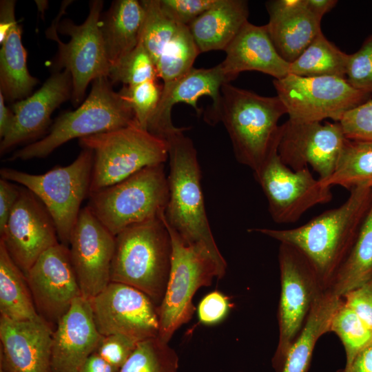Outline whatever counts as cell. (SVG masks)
<instances>
[{
    "label": "cell",
    "instance_id": "obj_1",
    "mask_svg": "<svg viewBox=\"0 0 372 372\" xmlns=\"http://www.w3.org/2000/svg\"><path fill=\"white\" fill-rule=\"evenodd\" d=\"M338 207L327 210L292 229H248L298 249L314 268L322 287L328 290L349 255L372 205V188L351 189Z\"/></svg>",
    "mask_w": 372,
    "mask_h": 372
},
{
    "label": "cell",
    "instance_id": "obj_2",
    "mask_svg": "<svg viewBox=\"0 0 372 372\" xmlns=\"http://www.w3.org/2000/svg\"><path fill=\"white\" fill-rule=\"evenodd\" d=\"M179 127L166 138L169 174V200L164 218L188 244L206 249L226 271L227 262L214 238L205 211L197 152Z\"/></svg>",
    "mask_w": 372,
    "mask_h": 372
},
{
    "label": "cell",
    "instance_id": "obj_3",
    "mask_svg": "<svg viewBox=\"0 0 372 372\" xmlns=\"http://www.w3.org/2000/svg\"><path fill=\"white\" fill-rule=\"evenodd\" d=\"M285 114L278 96H261L230 83L222 86L218 121L228 132L236 160L254 172L278 146V121Z\"/></svg>",
    "mask_w": 372,
    "mask_h": 372
},
{
    "label": "cell",
    "instance_id": "obj_4",
    "mask_svg": "<svg viewBox=\"0 0 372 372\" xmlns=\"http://www.w3.org/2000/svg\"><path fill=\"white\" fill-rule=\"evenodd\" d=\"M162 216L130 226L115 236L110 269L111 282L143 291L158 307L165 293L172 255L171 236Z\"/></svg>",
    "mask_w": 372,
    "mask_h": 372
},
{
    "label": "cell",
    "instance_id": "obj_5",
    "mask_svg": "<svg viewBox=\"0 0 372 372\" xmlns=\"http://www.w3.org/2000/svg\"><path fill=\"white\" fill-rule=\"evenodd\" d=\"M133 110L107 77L92 81L86 99L74 111L59 116L49 133L16 151L10 161L45 158L66 142L126 127L134 122Z\"/></svg>",
    "mask_w": 372,
    "mask_h": 372
},
{
    "label": "cell",
    "instance_id": "obj_6",
    "mask_svg": "<svg viewBox=\"0 0 372 372\" xmlns=\"http://www.w3.org/2000/svg\"><path fill=\"white\" fill-rule=\"evenodd\" d=\"M72 2L63 1L45 35L58 44L57 54L51 63V69L54 72L62 69L70 72L73 84L72 102L77 105L82 102L91 81L108 76L110 63L99 28L103 1L90 2L89 14L81 25L69 19L61 21Z\"/></svg>",
    "mask_w": 372,
    "mask_h": 372
},
{
    "label": "cell",
    "instance_id": "obj_7",
    "mask_svg": "<svg viewBox=\"0 0 372 372\" xmlns=\"http://www.w3.org/2000/svg\"><path fill=\"white\" fill-rule=\"evenodd\" d=\"M89 197L87 207L114 236L130 226L161 218L169 200L164 163L145 167Z\"/></svg>",
    "mask_w": 372,
    "mask_h": 372
},
{
    "label": "cell",
    "instance_id": "obj_8",
    "mask_svg": "<svg viewBox=\"0 0 372 372\" xmlns=\"http://www.w3.org/2000/svg\"><path fill=\"white\" fill-rule=\"evenodd\" d=\"M94 152L83 149L67 166H57L41 174L3 167L2 178L31 191L44 205L54 223L59 242L69 247L83 200L89 196Z\"/></svg>",
    "mask_w": 372,
    "mask_h": 372
},
{
    "label": "cell",
    "instance_id": "obj_9",
    "mask_svg": "<svg viewBox=\"0 0 372 372\" xmlns=\"http://www.w3.org/2000/svg\"><path fill=\"white\" fill-rule=\"evenodd\" d=\"M94 152L90 194L119 183L142 169L165 163L167 141L139 127L129 125L79 139Z\"/></svg>",
    "mask_w": 372,
    "mask_h": 372
},
{
    "label": "cell",
    "instance_id": "obj_10",
    "mask_svg": "<svg viewBox=\"0 0 372 372\" xmlns=\"http://www.w3.org/2000/svg\"><path fill=\"white\" fill-rule=\"evenodd\" d=\"M162 218L172 239L171 270L165 293L158 307V338L169 343L176 331L192 318V299L202 287L214 278L220 279L225 271L203 247L187 243Z\"/></svg>",
    "mask_w": 372,
    "mask_h": 372
},
{
    "label": "cell",
    "instance_id": "obj_11",
    "mask_svg": "<svg viewBox=\"0 0 372 372\" xmlns=\"http://www.w3.org/2000/svg\"><path fill=\"white\" fill-rule=\"evenodd\" d=\"M277 96L289 119L296 122H340L349 110L371 99L372 94L358 90L346 79L336 76H300L289 74L274 79Z\"/></svg>",
    "mask_w": 372,
    "mask_h": 372
},
{
    "label": "cell",
    "instance_id": "obj_12",
    "mask_svg": "<svg viewBox=\"0 0 372 372\" xmlns=\"http://www.w3.org/2000/svg\"><path fill=\"white\" fill-rule=\"evenodd\" d=\"M278 262L281 291L279 339L272 360L274 369L300 333L314 302L325 291L309 261L293 247L280 243Z\"/></svg>",
    "mask_w": 372,
    "mask_h": 372
},
{
    "label": "cell",
    "instance_id": "obj_13",
    "mask_svg": "<svg viewBox=\"0 0 372 372\" xmlns=\"http://www.w3.org/2000/svg\"><path fill=\"white\" fill-rule=\"evenodd\" d=\"M277 148L254 174L266 196L272 220L278 224L293 223L311 208L329 203L333 194L308 167L294 171L285 165Z\"/></svg>",
    "mask_w": 372,
    "mask_h": 372
},
{
    "label": "cell",
    "instance_id": "obj_14",
    "mask_svg": "<svg viewBox=\"0 0 372 372\" xmlns=\"http://www.w3.org/2000/svg\"><path fill=\"white\" fill-rule=\"evenodd\" d=\"M89 300L95 325L102 336L122 334L136 342L158 336V307L143 291L110 282Z\"/></svg>",
    "mask_w": 372,
    "mask_h": 372
},
{
    "label": "cell",
    "instance_id": "obj_15",
    "mask_svg": "<svg viewBox=\"0 0 372 372\" xmlns=\"http://www.w3.org/2000/svg\"><path fill=\"white\" fill-rule=\"evenodd\" d=\"M347 138L339 122H296L280 125L278 154L294 171L310 166L320 180L333 172Z\"/></svg>",
    "mask_w": 372,
    "mask_h": 372
},
{
    "label": "cell",
    "instance_id": "obj_16",
    "mask_svg": "<svg viewBox=\"0 0 372 372\" xmlns=\"http://www.w3.org/2000/svg\"><path fill=\"white\" fill-rule=\"evenodd\" d=\"M25 276L37 313L51 328L82 296L69 247L60 242L43 252Z\"/></svg>",
    "mask_w": 372,
    "mask_h": 372
},
{
    "label": "cell",
    "instance_id": "obj_17",
    "mask_svg": "<svg viewBox=\"0 0 372 372\" xmlns=\"http://www.w3.org/2000/svg\"><path fill=\"white\" fill-rule=\"evenodd\" d=\"M0 240L25 275L43 252L59 243L50 214L24 187H20V196L0 234Z\"/></svg>",
    "mask_w": 372,
    "mask_h": 372
},
{
    "label": "cell",
    "instance_id": "obj_18",
    "mask_svg": "<svg viewBox=\"0 0 372 372\" xmlns=\"http://www.w3.org/2000/svg\"><path fill=\"white\" fill-rule=\"evenodd\" d=\"M68 247L82 296L90 300L111 282L115 236L87 206L81 209Z\"/></svg>",
    "mask_w": 372,
    "mask_h": 372
},
{
    "label": "cell",
    "instance_id": "obj_19",
    "mask_svg": "<svg viewBox=\"0 0 372 372\" xmlns=\"http://www.w3.org/2000/svg\"><path fill=\"white\" fill-rule=\"evenodd\" d=\"M225 83H229L223 72L220 64L211 68H192L178 79L163 83L162 93L156 110L152 117L147 131L152 134L166 141L169 135L179 127L172 121V110L179 103H187L200 114L202 110L197 103L203 96H209L212 105L205 120L210 124L218 121L221 99V88Z\"/></svg>",
    "mask_w": 372,
    "mask_h": 372
},
{
    "label": "cell",
    "instance_id": "obj_20",
    "mask_svg": "<svg viewBox=\"0 0 372 372\" xmlns=\"http://www.w3.org/2000/svg\"><path fill=\"white\" fill-rule=\"evenodd\" d=\"M72 90L70 72L65 70L55 72L33 94L13 103L11 110L14 114V123L1 141V155L41 134L50 124L54 110L72 99Z\"/></svg>",
    "mask_w": 372,
    "mask_h": 372
},
{
    "label": "cell",
    "instance_id": "obj_21",
    "mask_svg": "<svg viewBox=\"0 0 372 372\" xmlns=\"http://www.w3.org/2000/svg\"><path fill=\"white\" fill-rule=\"evenodd\" d=\"M53 329L46 323L0 318V368L6 372H51Z\"/></svg>",
    "mask_w": 372,
    "mask_h": 372
},
{
    "label": "cell",
    "instance_id": "obj_22",
    "mask_svg": "<svg viewBox=\"0 0 372 372\" xmlns=\"http://www.w3.org/2000/svg\"><path fill=\"white\" fill-rule=\"evenodd\" d=\"M102 337L95 325L90 300L77 298L53 332L51 372H77Z\"/></svg>",
    "mask_w": 372,
    "mask_h": 372
},
{
    "label": "cell",
    "instance_id": "obj_23",
    "mask_svg": "<svg viewBox=\"0 0 372 372\" xmlns=\"http://www.w3.org/2000/svg\"><path fill=\"white\" fill-rule=\"evenodd\" d=\"M226 57L220 64L229 82L245 71H258L281 79L289 74L290 63L275 48L267 27L248 21L225 50Z\"/></svg>",
    "mask_w": 372,
    "mask_h": 372
},
{
    "label": "cell",
    "instance_id": "obj_24",
    "mask_svg": "<svg viewBox=\"0 0 372 372\" xmlns=\"http://www.w3.org/2000/svg\"><path fill=\"white\" fill-rule=\"evenodd\" d=\"M266 8L269 16L266 25L272 43L291 63L322 32L321 20L307 8L306 0L268 1Z\"/></svg>",
    "mask_w": 372,
    "mask_h": 372
},
{
    "label": "cell",
    "instance_id": "obj_25",
    "mask_svg": "<svg viewBox=\"0 0 372 372\" xmlns=\"http://www.w3.org/2000/svg\"><path fill=\"white\" fill-rule=\"evenodd\" d=\"M248 1L217 0L188 28L200 53L225 50L248 21Z\"/></svg>",
    "mask_w": 372,
    "mask_h": 372
},
{
    "label": "cell",
    "instance_id": "obj_26",
    "mask_svg": "<svg viewBox=\"0 0 372 372\" xmlns=\"http://www.w3.org/2000/svg\"><path fill=\"white\" fill-rule=\"evenodd\" d=\"M145 10L141 1L117 0L100 19L99 28L110 65L138 43Z\"/></svg>",
    "mask_w": 372,
    "mask_h": 372
},
{
    "label": "cell",
    "instance_id": "obj_27",
    "mask_svg": "<svg viewBox=\"0 0 372 372\" xmlns=\"http://www.w3.org/2000/svg\"><path fill=\"white\" fill-rule=\"evenodd\" d=\"M342 298L324 291L314 302L305 324L276 372H307L318 340L330 331L332 318Z\"/></svg>",
    "mask_w": 372,
    "mask_h": 372
},
{
    "label": "cell",
    "instance_id": "obj_28",
    "mask_svg": "<svg viewBox=\"0 0 372 372\" xmlns=\"http://www.w3.org/2000/svg\"><path fill=\"white\" fill-rule=\"evenodd\" d=\"M0 50V92L6 100L20 101L30 96L39 83L27 67V52L21 41V29L14 21Z\"/></svg>",
    "mask_w": 372,
    "mask_h": 372
},
{
    "label": "cell",
    "instance_id": "obj_29",
    "mask_svg": "<svg viewBox=\"0 0 372 372\" xmlns=\"http://www.w3.org/2000/svg\"><path fill=\"white\" fill-rule=\"evenodd\" d=\"M0 313L1 317L12 320L45 322L37 313L25 275L13 261L1 240Z\"/></svg>",
    "mask_w": 372,
    "mask_h": 372
},
{
    "label": "cell",
    "instance_id": "obj_30",
    "mask_svg": "<svg viewBox=\"0 0 372 372\" xmlns=\"http://www.w3.org/2000/svg\"><path fill=\"white\" fill-rule=\"evenodd\" d=\"M372 279V205L353 248L328 289L342 297Z\"/></svg>",
    "mask_w": 372,
    "mask_h": 372
},
{
    "label": "cell",
    "instance_id": "obj_31",
    "mask_svg": "<svg viewBox=\"0 0 372 372\" xmlns=\"http://www.w3.org/2000/svg\"><path fill=\"white\" fill-rule=\"evenodd\" d=\"M320 181L331 188L340 186L349 191L360 187L372 188V142L347 138L333 172Z\"/></svg>",
    "mask_w": 372,
    "mask_h": 372
},
{
    "label": "cell",
    "instance_id": "obj_32",
    "mask_svg": "<svg viewBox=\"0 0 372 372\" xmlns=\"http://www.w3.org/2000/svg\"><path fill=\"white\" fill-rule=\"evenodd\" d=\"M349 55L320 32L297 59L289 74L300 76H336L346 79Z\"/></svg>",
    "mask_w": 372,
    "mask_h": 372
},
{
    "label": "cell",
    "instance_id": "obj_33",
    "mask_svg": "<svg viewBox=\"0 0 372 372\" xmlns=\"http://www.w3.org/2000/svg\"><path fill=\"white\" fill-rule=\"evenodd\" d=\"M199 54L188 26L180 25L155 63L158 79L163 83L178 79L194 68Z\"/></svg>",
    "mask_w": 372,
    "mask_h": 372
},
{
    "label": "cell",
    "instance_id": "obj_34",
    "mask_svg": "<svg viewBox=\"0 0 372 372\" xmlns=\"http://www.w3.org/2000/svg\"><path fill=\"white\" fill-rule=\"evenodd\" d=\"M178 357L158 337L140 341L118 372H178Z\"/></svg>",
    "mask_w": 372,
    "mask_h": 372
},
{
    "label": "cell",
    "instance_id": "obj_35",
    "mask_svg": "<svg viewBox=\"0 0 372 372\" xmlns=\"http://www.w3.org/2000/svg\"><path fill=\"white\" fill-rule=\"evenodd\" d=\"M340 339L346 353V364L349 367L356 355L372 344L371 329L343 302L335 311L330 325V331Z\"/></svg>",
    "mask_w": 372,
    "mask_h": 372
},
{
    "label": "cell",
    "instance_id": "obj_36",
    "mask_svg": "<svg viewBox=\"0 0 372 372\" xmlns=\"http://www.w3.org/2000/svg\"><path fill=\"white\" fill-rule=\"evenodd\" d=\"M141 2L145 17L140 40L155 64L163 48L180 25L176 23L163 12L158 0H143Z\"/></svg>",
    "mask_w": 372,
    "mask_h": 372
},
{
    "label": "cell",
    "instance_id": "obj_37",
    "mask_svg": "<svg viewBox=\"0 0 372 372\" xmlns=\"http://www.w3.org/2000/svg\"><path fill=\"white\" fill-rule=\"evenodd\" d=\"M108 79L113 83L134 85L157 81L156 65L140 40L138 45L110 65Z\"/></svg>",
    "mask_w": 372,
    "mask_h": 372
},
{
    "label": "cell",
    "instance_id": "obj_38",
    "mask_svg": "<svg viewBox=\"0 0 372 372\" xmlns=\"http://www.w3.org/2000/svg\"><path fill=\"white\" fill-rule=\"evenodd\" d=\"M162 88L163 85L157 80L134 85H123L118 91L130 105L134 112V121L143 130L147 131L148 124L160 101Z\"/></svg>",
    "mask_w": 372,
    "mask_h": 372
},
{
    "label": "cell",
    "instance_id": "obj_39",
    "mask_svg": "<svg viewBox=\"0 0 372 372\" xmlns=\"http://www.w3.org/2000/svg\"><path fill=\"white\" fill-rule=\"evenodd\" d=\"M346 80L354 88L372 94V34L349 55Z\"/></svg>",
    "mask_w": 372,
    "mask_h": 372
},
{
    "label": "cell",
    "instance_id": "obj_40",
    "mask_svg": "<svg viewBox=\"0 0 372 372\" xmlns=\"http://www.w3.org/2000/svg\"><path fill=\"white\" fill-rule=\"evenodd\" d=\"M339 123L347 138L372 142V99L347 112Z\"/></svg>",
    "mask_w": 372,
    "mask_h": 372
},
{
    "label": "cell",
    "instance_id": "obj_41",
    "mask_svg": "<svg viewBox=\"0 0 372 372\" xmlns=\"http://www.w3.org/2000/svg\"><path fill=\"white\" fill-rule=\"evenodd\" d=\"M217 0H158L163 12L178 25L189 26Z\"/></svg>",
    "mask_w": 372,
    "mask_h": 372
},
{
    "label": "cell",
    "instance_id": "obj_42",
    "mask_svg": "<svg viewBox=\"0 0 372 372\" xmlns=\"http://www.w3.org/2000/svg\"><path fill=\"white\" fill-rule=\"evenodd\" d=\"M138 342L122 334H110L102 337L94 352L120 369L132 355Z\"/></svg>",
    "mask_w": 372,
    "mask_h": 372
},
{
    "label": "cell",
    "instance_id": "obj_43",
    "mask_svg": "<svg viewBox=\"0 0 372 372\" xmlns=\"http://www.w3.org/2000/svg\"><path fill=\"white\" fill-rule=\"evenodd\" d=\"M344 304L372 329V279L342 296Z\"/></svg>",
    "mask_w": 372,
    "mask_h": 372
},
{
    "label": "cell",
    "instance_id": "obj_44",
    "mask_svg": "<svg viewBox=\"0 0 372 372\" xmlns=\"http://www.w3.org/2000/svg\"><path fill=\"white\" fill-rule=\"evenodd\" d=\"M229 307V302L225 296L218 291H213L207 294L199 304V320L205 324L217 323L226 316Z\"/></svg>",
    "mask_w": 372,
    "mask_h": 372
},
{
    "label": "cell",
    "instance_id": "obj_45",
    "mask_svg": "<svg viewBox=\"0 0 372 372\" xmlns=\"http://www.w3.org/2000/svg\"><path fill=\"white\" fill-rule=\"evenodd\" d=\"M19 196V187L6 179H0V234L3 231Z\"/></svg>",
    "mask_w": 372,
    "mask_h": 372
},
{
    "label": "cell",
    "instance_id": "obj_46",
    "mask_svg": "<svg viewBox=\"0 0 372 372\" xmlns=\"http://www.w3.org/2000/svg\"><path fill=\"white\" fill-rule=\"evenodd\" d=\"M118 371L119 369L112 366L94 352L85 360L77 372H118Z\"/></svg>",
    "mask_w": 372,
    "mask_h": 372
},
{
    "label": "cell",
    "instance_id": "obj_47",
    "mask_svg": "<svg viewBox=\"0 0 372 372\" xmlns=\"http://www.w3.org/2000/svg\"><path fill=\"white\" fill-rule=\"evenodd\" d=\"M338 372H372V344L359 353L349 367Z\"/></svg>",
    "mask_w": 372,
    "mask_h": 372
},
{
    "label": "cell",
    "instance_id": "obj_48",
    "mask_svg": "<svg viewBox=\"0 0 372 372\" xmlns=\"http://www.w3.org/2000/svg\"><path fill=\"white\" fill-rule=\"evenodd\" d=\"M5 98L0 92V137L3 138L11 130L14 123V114L5 104Z\"/></svg>",
    "mask_w": 372,
    "mask_h": 372
},
{
    "label": "cell",
    "instance_id": "obj_49",
    "mask_svg": "<svg viewBox=\"0 0 372 372\" xmlns=\"http://www.w3.org/2000/svg\"><path fill=\"white\" fill-rule=\"evenodd\" d=\"M337 3L335 0H306L307 8L320 20Z\"/></svg>",
    "mask_w": 372,
    "mask_h": 372
},
{
    "label": "cell",
    "instance_id": "obj_50",
    "mask_svg": "<svg viewBox=\"0 0 372 372\" xmlns=\"http://www.w3.org/2000/svg\"><path fill=\"white\" fill-rule=\"evenodd\" d=\"M36 4L37 6L38 10L40 12H41L42 14H44L45 10L48 8V1H36Z\"/></svg>",
    "mask_w": 372,
    "mask_h": 372
}]
</instances>
